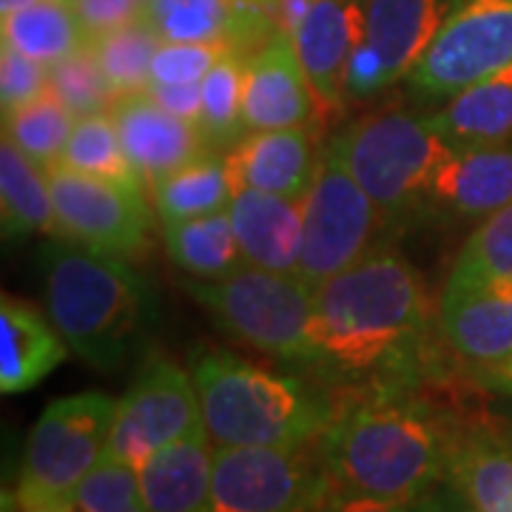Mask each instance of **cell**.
<instances>
[{
    "label": "cell",
    "instance_id": "5b68a950",
    "mask_svg": "<svg viewBox=\"0 0 512 512\" xmlns=\"http://www.w3.org/2000/svg\"><path fill=\"white\" fill-rule=\"evenodd\" d=\"M180 285L234 339L299 373L308 370L316 288L299 274L239 265L217 279L188 276Z\"/></svg>",
    "mask_w": 512,
    "mask_h": 512
},
{
    "label": "cell",
    "instance_id": "d6a6232c",
    "mask_svg": "<svg viewBox=\"0 0 512 512\" xmlns=\"http://www.w3.org/2000/svg\"><path fill=\"white\" fill-rule=\"evenodd\" d=\"M60 165L80 171V174H89V177L117 180V183L126 185H143V180L134 171V165L128 163L117 126L111 120V111L89 114V117H80L74 123V131L69 143H66L63 157H60Z\"/></svg>",
    "mask_w": 512,
    "mask_h": 512
},
{
    "label": "cell",
    "instance_id": "8992f818",
    "mask_svg": "<svg viewBox=\"0 0 512 512\" xmlns=\"http://www.w3.org/2000/svg\"><path fill=\"white\" fill-rule=\"evenodd\" d=\"M328 143L379 205L387 231L413 225L424 188L453 151L433 128L430 114L407 109H390L350 123Z\"/></svg>",
    "mask_w": 512,
    "mask_h": 512
},
{
    "label": "cell",
    "instance_id": "836d02e7",
    "mask_svg": "<svg viewBox=\"0 0 512 512\" xmlns=\"http://www.w3.org/2000/svg\"><path fill=\"white\" fill-rule=\"evenodd\" d=\"M49 89L63 100V106L72 111L77 120L109 111L111 103L117 100V94L94 57L92 46L49 66Z\"/></svg>",
    "mask_w": 512,
    "mask_h": 512
},
{
    "label": "cell",
    "instance_id": "603a6c76",
    "mask_svg": "<svg viewBox=\"0 0 512 512\" xmlns=\"http://www.w3.org/2000/svg\"><path fill=\"white\" fill-rule=\"evenodd\" d=\"M444 478L481 512H512V439L490 421L464 416Z\"/></svg>",
    "mask_w": 512,
    "mask_h": 512
},
{
    "label": "cell",
    "instance_id": "5bb4252c",
    "mask_svg": "<svg viewBox=\"0 0 512 512\" xmlns=\"http://www.w3.org/2000/svg\"><path fill=\"white\" fill-rule=\"evenodd\" d=\"M242 114L248 134L271 128H308L319 114H325L296 55L291 32L276 29L265 46L248 57Z\"/></svg>",
    "mask_w": 512,
    "mask_h": 512
},
{
    "label": "cell",
    "instance_id": "b9f144b4",
    "mask_svg": "<svg viewBox=\"0 0 512 512\" xmlns=\"http://www.w3.org/2000/svg\"><path fill=\"white\" fill-rule=\"evenodd\" d=\"M467 376L478 384L484 393L490 396H501V399H512V353L490 362V365H478L467 370Z\"/></svg>",
    "mask_w": 512,
    "mask_h": 512
},
{
    "label": "cell",
    "instance_id": "7a4b0ae2",
    "mask_svg": "<svg viewBox=\"0 0 512 512\" xmlns=\"http://www.w3.org/2000/svg\"><path fill=\"white\" fill-rule=\"evenodd\" d=\"M316 439L336 490L410 504L447 476L464 416L416 387H365Z\"/></svg>",
    "mask_w": 512,
    "mask_h": 512
},
{
    "label": "cell",
    "instance_id": "9a60e30c",
    "mask_svg": "<svg viewBox=\"0 0 512 512\" xmlns=\"http://www.w3.org/2000/svg\"><path fill=\"white\" fill-rule=\"evenodd\" d=\"M109 111L128 163L148 191L208 151L197 123L174 117L148 92L123 94Z\"/></svg>",
    "mask_w": 512,
    "mask_h": 512
},
{
    "label": "cell",
    "instance_id": "ba28073f",
    "mask_svg": "<svg viewBox=\"0 0 512 512\" xmlns=\"http://www.w3.org/2000/svg\"><path fill=\"white\" fill-rule=\"evenodd\" d=\"M382 231L387 222L379 205L328 143L302 197V254L296 274L319 288L362 262L382 242Z\"/></svg>",
    "mask_w": 512,
    "mask_h": 512
},
{
    "label": "cell",
    "instance_id": "ee69618b",
    "mask_svg": "<svg viewBox=\"0 0 512 512\" xmlns=\"http://www.w3.org/2000/svg\"><path fill=\"white\" fill-rule=\"evenodd\" d=\"M231 3H254V6H265V9H271L274 12L276 0H231Z\"/></svg>",
    "mask_w": 512,
    "mask_h": 512
},
{
    "label": "cell",
    "instance_id": "cb8c5ba5",
    "mask_svg": "<svg viewBox=\"0 0 512 512\" xmlns=\"http://www.w3.org/2000/svg\"><path fill=\"white\" fill-rule=\"evenodd\" d=\"M430 123L456 151L504 146L512 140V63L444 100Z\"/></svg>",
    "mask_w": 512,
    "mask_h": 512
},
{
    "label": "cell",
    "instance_id": "4dcf8cb0",
    "mask_svg": "<svg viewBox=\"0 0 512 512\" xmlns=\"http://www.w3.org/2000/svg\"><path fill=\"white\" fill-rule=\"evenodd\" d=\"M74 123H77V117L49 89L37 100H32L29 106L12 111V114H3V137L18 148L20 154H26L37 168L52 171L60 165Z\"/></svg>",
    "mask_w": 512,
    "mask_h": 512
},
{
    "label": "cell",
    "instance_id": "6da1fadb",
    "mask_svg": "<svg viewBox=\"0 0 512 512\" xmlns=\"http://www.w3.org/2000/svg\"><path fill=\"white\" fill-rule=\"evenodd\" d=\"M439 313L416 265L379 242L316 288L308 376L330 387H416L439 370Z\"/></svg>",
    "mask_w": 512,
    "mask_h": 512
},
{
    "label": "cell",
    "instance_id": "1f68e13d",
    "mask_svg": "<svg viewBox=\"0 0 512 512\" xmlns=\"http://www.w3.org/2000/svg\"><path fill=\"white\" fill-rule=\"evenodd\" d=\"M160 46V35L143 18L92 40L94 57L117 97L146 92L151 83V63Z\"/></svg>",
    "mask_w": 512,
    "mask_h": 512
},
{
    "label": "cell",
    "instance_id": "74e56055",
    "mask_svg": "<svg viewBox=\"0 0 512 512\" xmlns=\"http://www.w3.org/2000/svg\"><path fill=\"white\" fill-rule=\"evenodd\" d=\"M74 12L89 37H103L143 18L146 0H72Z\"/></svg>",
    "mask_w": 512,
    "mask_h": 512
},
{
    "label": "cell",
    "instance_id": "f1b7e54d",
    "mask_svg": "<svg viewBox=\"0 0 512 512\" xmlns=\"http://www.w3.org/2000/svg\"><path fill=\"white\" fill-rule=\"evenodd\" d=\"M512 282V202L498 208L461 245L441 299Z\"/></svg>",
    "mask_w": 512,
    "mask_h": 512
},
{
    "label": "cell",
    "instance_id": "d590c367",
    "mask_svg": "<svg viewBox=\"0 0 512 512\" xmlns=\"http://www.w3.org/2000/svg\"><path fill=\"white\" fill-rule=\"evenodd\" d=\"M225 52L222 43H163L151 63V83L177 86V83H202ZM148 83V86H151Z\"/></svg>",
    "mask_w": 512,
    "mask_h": 512
},
{
    "label": "cell",
    "instance_id": "3957f363",
    "mask_svg": "<svg viewBox=\"0 0 512 512\" xmlns=\"http://www.w3.org/2000/svg\"><path fill=\"white\" fill-rule=\"evenodd\" d=\"M40 274L46 313L83 362L111 373L146 350L157 302L126 259L57 239L43 248Z\"/></svg>",
    "mask_w": 512,
    "mask_h": 512
},
{
    "label": "cell",
    "instance_id": "f35d334b",
    "mask_svg": "<svg viewBox=\"0 0 512 512\" xmlns=\"http://www.w3.org/2000/svg\"><path fill=\"white\" fill-rule=\"evenodd\" d=\"M146 92L151 94L165 111H171L174 117L188 120V123H200L202 83H177V86L151 83Z\"/></svg>",
    "mask_w": 512,
    "mask_h": 512
},
{
    "label": "cell",
    "instance_id": "8d00e7d4",
    "mask_svg": "<svg viewBox=\"0 0 512 512\" xmlns=\"http://www.w3.org/2000/svg\"><path fill=\"white\" fill-rule=\"evenodd\" d=\"M46 92H49V66L3 43L0 46V109L3 114L29 106Z\"/></svg>",
    "mask_w": 512,
    "mask_h": 512
},
{
    "label": "cell",
    "instance_id": "277c9868",
    "mask_svg": "<svg viewBox=\"0 0 512 512\" xmlns=\"http://www.w3.org/2000/svg\"><path fill=\"white\" fill-rule=\"evenodd\" d=\"M202 421L217 447H296L328 427L339 399L305 373H276L220 348L197 345L188 356Z\"/></svg>",
    "mask_w": 512,
    "mask_h": 512
},
{
    "label": "cell",
    "instance_id": "484cf974",
    "mask_svg": "<svg viewBox=\"0 0 512 512\" xmlns=\"http://www.w3.org/2000/svg\"><path fill=\"white\" fill-rule=\"evenodd\" d=\"M234 194L237 185L231 180L228 154L220 151H202L197 160L177 168L163 183L151 188L154 211L160 222L194 220L205 214L228 211Z\"/></svg>",
    "mask_w": 512,
    "mask_h": 512
},
{
    "label": "cell",
    "instance_id": "8fae6325",
    "mask_svg": "<svg viewBox=\"0 0 512 512\" xmlns=\"http://www.w3.org/2000/svg\"><path fill=\"white\" fill-rule=\"evenodd\" d=\"M205 430L197 382L165 356H151L117 402L106 461L143 467L157 450Z\"/></svg>",
    "mask_w": 512,
    "mask_h": 512
},
{
    "label": "cell",
    "instance_id": "4316f807",
    "mask_svg": "<svg viewBox=\"0 0 512 512\" xmlns=\"http://www.w3.org/2000/svg\"><path fill=\"white\" fill-rule=\"evenodd\" d=\"M3 43L43 66H55L92 46V37L77 18L72 0H37L3 18Z\"/></svg>",
    "mask_w": 512,
    "mask_h": 512
},
{
    "label": "cell",
    "instance_id": "ffe728a7",
    "mask_svg": "<svg viewBox=\"0 0 512 512\" xmlns=\"http://www.w3.org/2000/svg\"><path fill=\"white\" fill-rule=\"evenodd\" d=\"M69 345L49 316L18 296L0 299V390L23 393L66 362Z\"/></svg>",
    "mask_w": 512,
    "mask_h": 512
},
{
    "label": "cell",
    "instance_id": "60d3db41",
    "mask_svg": "<svg viewBox=\"0 0 512 512\" xmlns=\"http://www.w3.org/2000/svg\"><path fill=\"white\" fill-rule=\"evenodd\" d=\"M410 512H481L467 498V495L458 490L450 478H441L436 481L430 490H424L419 498L410 501Z\"/></svg>",
    "mask_w": 512,
    "mask_h": 512
},
{
    "label": "cell",
    "instance_id": "7bdbcfd3",
    "mask_svg": "<svg viewBox=\"0 0 512 512\" xmlns=\"http://www.w3.org/2000/svg\"><path fill=\"white\" fill-rule=\"evenodd\" d=\"M37 0H0V15L3 18H9V15H15L20 9H26V6H32Z\"/></svg>",
    "mask_w": 512,
    "mask_h": 512
},
{
    "label": "cell",
    "instance_id": "d6986e66",
    "mask_svg": "<svg viewBox=\"0 0 512 512\" xmlns=\"http://www.w3.org/2000/svg\"><path fill=\"white\" fill-rule=\"evenodd\" d=\"M439 333L447 353L478 367L512 353V282L439 302Z\"/></svg>",
    "mask_w": 512,
    "mask_h": 512
},
{
    "label": "cell",
    "instance_id": "ac0fdd59",
    "mask_svg": "<svg viewBox=\"0 0 512 512\" xmlns=\"http://www.w3.org/2000/svg\"><path fill=\"white\" fill-rule=\"evenodd\" d=\"M245 265L296 274L302 254V200L242 188L228 205Z\"/></svg>",
    "mask_w": 512,
    "mask_h": 512
},
{
    "label": "cell",
    "instance_id": "83f0119b",
    "mask_svg": "<svg viewBox=\"0 0 512 512\" xmlns=\"http://www.w3.org/2000/svg\"><path fill=\"white\" fill-rule=\"evenodd\" d=\"M163 242L168 259L197 279H217L245 265L228 211L163 222Z\"/></svg>",
    "mask_w": 512,
    "mask_h": 512
},
{
    "label": "cell",
    "instance_id": "30bf717a",
    "mask_svg": "<svg viewBox=\"0 0 512 512\" xmlns=\"http://www.w3.org/2000/svg\"><path fill=\"white\" fill-rule=\"evenodd\" d=\"M512 63V0H458L404 77L416 100H450Z\"/></svg>",
    "mask_w": 512,
    "mask_h": 512
},
{
    "label": "cell",
    "instance_id": "f6af8a7d",
    "mask_svg": "<svg viewBox=\"0 0 512 512\" xmlns=\"http://www.w3.org/2000/svg\"><path fill=\"white\" fill-rule=\"evenodd\" d=\"M49 512H83L77 504H74V498L69 501V504H63V507H57V510H49Z\"/></svg>",
    "mask_w": 512,
    "mask_h": 512
},
{
    "label": "cell",
    "instance_id": "d4e9b609",
    "mask_svg": "<svg viewBox=\"0 0 512 512\" xmlns=\"http://www.w3.org/2000/svg\"><path fill=\"white\" fill-rule=\"evenodd\" d=\"M0 225L3 239H26L32 234L57 237L49 171L37 168L6 137L0 146Z\"/></svg>",
    "mask_w": 512,
    "mask_h": 512
},
{
    "label": "cell",
    "instance_id": "e0dca14e",
    "mask_svg": "<svg viewBox=\"0 0 512 512\" xmlns=\"http://www.w3.org/2000/svg\"><path fill=\"white\" fill-rule=\"evenodd\" d=\"M311 128L251 131L228 151L231 180L242 188L302 200L319 163Z\"/></svg>",
    "mask_w": 512,
    "mask_h": 512
},
{
    "label": "cell",
    "instance_id": "4fadbf2b",
    "mask_svg": "<svg viewBox=\"0 0 512 512\" xmlns=\"http://www.w3.org/2000/svg\"><path fill=\"white\" fill-rule=\"evenodd\" d=\"M512 202V146L450 151L424 188L413 225H464L487 220Z\"/></svg>",
    "mask_w": 512,
    "mask_h": 512
},
{
    "label": "cell",
    "instance_id": "ab89813d",
    "mask_svg": "<svg viewBox=\"0 0 512 512\" xmlns=\"http://www.w3.org/2000/svg\"><path fill=\"white\" fill-rule=\"evenodd\" d=\"M313 512H410V504L404 501H387L376 495L350 493V490H330L325 501Z\"/></svg>",
    "mask_w": 512,
    "mask_h": 512
},
{
    "label": "cell",
    "instance_id": "52a82bcc",
    "mask_svg": "<svg viewBox=\"0 0 512 512\" xmlns=\"http://www.w3.org/2000/svg\"><path fill=\"white\" fill-rule=\"evenodd\" d=\"M114 413L117 402L106 393L66 396L40 413L20 461L18 512H49L72 501L106 461Z\"/></svg>",
    "mask_w": 512,
    "mask_h": 512
},
{
    "label": "cell",
    "instance_id": "e575fe53",
    "mask_svg": "<svg viewBox=\"0 0 512 512\" xmlns=\"http://www.w3.org/2000/svg\"><path fill=\"white\" fill-rule=\"evenodd\" d=\"M74 504L83 512H146L137 467L120 461H103L77 487Z\"/></svg>",
    "mask_w": 512,
    "mask_h": 512
},
{
    "label": "cell",
    "instance_id": "7402d4cb",
    "mask_svg": "<svg viewBox=\"0 0 512 512\" xmlns=\"http://www.w3.org/2000/svg\"><path fill=\"white\" fill-rule=\"evenodd\" d=\"M217 444L208 430L168 444L137 470L146 512H205Z\"/></svg>",
    "mask_w": 512,
    "mask_h": 512
},
{
    "label": "cell",
    "instance_id": "7c38bea8",
    "mask_svg": "<svg viewBox=\"0 0 512 512\" xmlns=\"http://www.w3.org/2000/svg\"><path fill=\"white\" fill-rule=\"evenodd\" d=\"M57 239H69L100 254H143L151 234V208L143 185L89 177L57 165L49 171Z\"/></svg>",
    "mask_w": 512,
    "mask_h": 512
},
{
    "label": "cell",
    "instance_id": "44dd1931",
    "mask_svg": "<svg viewBox=\"0 0 512 512\" xmlns=\"http://www.w3.org/2000/svg\"><path fill=\"white\" fill-rule=\"evenodd\" d=\"M458 0H365V40L387 83L404 80Z\"/></svg>",
    "mask_w": 512,
    "mask_h": 512
},
{
    "label": "cell",
    "instance_id": "f546056e",
    "mask_svg": "<svg viewBox=\"0 0 512 512\" xmlns=\"http://www.w3.org/2000/svg\"><path fill=\"white\" fill-rule=\"evenodd\" d=\"M245 63L248 57L225 52L214 63V69L202 77V111L197 126L208 151L228 154L248 134L242 114Z\"/></svg>",
    "mask_w": 512,
    "mask_h": 512
},
{
    "label": "cell",
    "instance_id": "2e32d148",
    "mask_svg": "<svg viewBox=\"0 0 512 512\" xmlns=\"http://www.w3.org/2000/svg\"><path fill=\"white\" fill-rule=\"evenodd\" d=\"M291 35L322 111L339 109L350 57L365 40V0H311Z\"/></svg>",
    "mask_w": 512,
    "mask_h": 512
},
{
    "label": "cell",
    "instance_id": "9c48e42d",
    "mask_svg": "<svg viewBox=\"0 0 512 512\" xmlns=\"http://www.w3.org/2000/svg\"><path fill=\"white\" fill-rule=\"evenodd\" d=\"M333 490L316 441L217 447L205 512H313Z\"/></svg>",
    "mask_w": 512,
    "mask_h": 512
}]
</instances>
